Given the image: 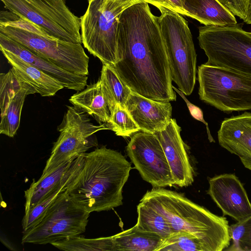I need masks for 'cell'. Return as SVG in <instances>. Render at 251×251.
Wrapping results in <instances>:
<instances>
[{
    "label": "cell",
    "mask_w": 251,
    "mask_h": 251,
    "mask_svg": "<svg viewBox=\"0 0 251 251\" xmlns=\"http://www.w3.org/2000/svg\"><path fill=\"white\" fill-rule=\"evenodd\" d=\"M90 213L63 192L44 218L23 232L22 243L50 244L79 236L85 231Z\"/></svg>",
    "instance_id": "30bf717a"
},
{
    "label": "cell",
    "mask_w": 251,
    "mask_h": 251,
    "mask_svg": "<svg viewBox=\"0 0 251 251\" xmlns=\"http://www.w3.org/2000/svg\"><path fill=\"white\" fill-rule=\"evenodd\" d=\"M3 56L16 73L32 85L42 97H50L64 88L57 80L48 75L16 54L0 48Z\"/></svg>",
    "instance_id": "ffe728a7"
},
{
    "label": "cell",
    "mask_w": 251,
    "mask_h": 251,
    "mask_svg": "<svg viewBox=\"0 0 251 251\" xmlns=\"http://www.w3.org/2000/svg\"><path fill=\"white\" fill-rule=\"evenodd\" d=\"M90 0H88V2H89V1H90Z\"/></svg>",
    "instance_id": "d590c367"
},
{
    "label": "cell",
    "mask_w": 251,
    "mask_h": 251,
    "mask_svg": "<svg viewBox=\"0 0 251 251\" xmlns=\"http://www.w3.org/2000/svg\"><path fill=\"white\" fill-rule=\"evenodd\" d=\"M82 166L66 192L88 212L108 211L123 204V188L131 164L115 150L105 146L84 153Z\"/></svg>",
    "instance_id": "7a4b0ae2"
},
{
    "label": "cell",
    "mask_w": 251,
    "mask_h": 251,
    "mask_svg": "<svg viewBox=\"0 0 251 251\" xmlns=\"http://www.w3.org/2000/svg\"><path fill=\"white\" fill-rule=\"evenodd\" d=\"M69 101L93 117L100 124H107L111 111L100 80L88 85L72 96Z\"/></svg>",
    "instance_id": "44dd1931"
},
{
    "label": "cell",
    "mask_w": 251,
    "mask_h": 251,
    "mask_svg": "<svg viewBox=\"0 0 251 251\" xmlns=\"http://www.w3.org/2000/svg\"><path fill=\"white\" fill-rule=\"evenodd\" d=\"M117 57L112 67L133 92L156 101L176 100L158 17L147 2L133 4L121 13Z\"/></svg>",
    "instance_id": "6da1fadb"
},
{
    "label": "cell",
    "mask_w": 251,
    "mask_h": 251,
    "mask_svg": "<svg viewBox=\"0 0 251 251\" xmlns=\"http://www.w3.org/2000/svg\"><path fill=\"white\" fill-rule=\"evenodd\" d=\"M0 33L68 72L88 75L89 58L81 44L70 42L48 34L31 32L0 24Z\"/></svg>",
    "instance_id": "8fae6325"
},
{
    "label": "cell",
    "mask_w": 251,
    "mask_h": 251,
    "mask_svg": "<svg viewBox=\"0 0 251 251\" xmlns=\"http://www.w3.org/2000/svg\"><path fill=\"white\" fill-rule=\"evenodd\" d=\"M219 145L237 155L244 167L251 170V113L225 118L218 131Z\"/></svg>",
    "instance_id": "2e32d148"
},
{
    "label": "cell",
    "mask_w": 251,
    "mask_h": 251,
    "mask_svg": "<svg viewBox=\"0 0 251 251\" xmlns=\"http://www.w3.org/2000/svg\"><path fill=\"white\" fill-rule=\"evenodd\" d=\"M0 48L13 53L22 59L56 79L65 88L77 92L84 89L87 86V75L68 72L39 56L20 43L1 33H0Z\"/></svg>",
    "instance_id": "e0dca14e"
},
{
    "label": "cell",
    "mask_w": 251,
    "mask_h": 251,
    "mask_svg": "<svg viewBox=\"0 0 251 251\" xmlns=\"http://www.w3.org/2000/svg\"><path fill=\"white\" fill-rule=\"evenodd\" d=\"M80 17L82 43L102 64L115 65L117 61L118 26L122 12L131 4L112 0H91Z\"/></svg>",
    "instance_id": "5b68a950"
},
{
    "label": "cell",
    "mask_w": 251,
    "mask_h": 251,
    "mask_svg": "<svg viewBox=\"0 0 251 251\" xmlns=\"http://www.w3.org/2000/svg\"><path fill=\"white\" fill-rule=\"evenodd\" d=\"M37 93L35 89L11 68L0 74V133L9 137L16 134L26 97Z\"/></svg>",
    "instance_id": "4fadbf2b"
},
{
    "label": "cell",
    "mask_w": 251,
    "mask_h": 251,
    "mask_svg": "<svg viewBox=\"0 0 251 251\" xmlns=\"http://www.w3.org/2000/svg\"><path fill=\"white\" fill-rule=\"evenodd\" d=\"M207 194L227 215L240 222L251 215V203L243 184L234 174L216 175L208 179Z\"/></svg>",
    "instance_id": "5bb4252c"
},
{
    "label": "cell",
    "mask_w": 251,
    "mask_h": 251,
    "mask_svg": "<svg viewBox=\"0 0 251 251\" xmlns=\"http://www.w3.org/2000/svg\"><path fill=\"white\" fill-rule=\"evenodd\" d=\"M55 248L69 251H115L113 236L97 238H85L77 236L51 244Z\"/></svg>",
    "instance_id": "484cf974"
},
{
    "label": "cell",
    "mask_w": 251,
    "mask_h": 251,
    "mask_svg": "<svg viewBox=\"0 0 251 251\" xmlns=\"http://www.w3.org/2000/svg\"><path fill=\"white\" fill-rule=\"evenodd\" d=\"M232 244L225 250L251 251V215L230 226Z\"/></svg>",
    "instance_id": "f546056e"
},
{
    "label": "cell",
    "mask_w": 251,
    "mask_h": 251,
    "mask_svg": "<svg viewBox=\"0 0 251 251\" xmlns=\"http://www.w3.org/2000/svg\"><path fill=\"white\" fill-rule=\"evenodd\" d=\"M242 26L236 24L199 27L198 39L208 58L206 64L251 77V35Z\"/></svg>",
    "instance_id": "8992f818"
},
{
    "label": "cell",
    "mask_w": 251,
    "mask_h": 251,
    "mask_svg": "<svg viewBox=\"0 0 251 251\" xmlns=\"http://www.w3.org/2000/svg\"><path fill=\"white\" fill-rule=\"evenodd\" d=\"M115 251H157L165 239L136 225L113 236Z\"/></svg>",
    "instance_id": "603a6c76"
},
{
    "label": "cell",
    "mask_w": 251,
    "mask_h": 251,
    "mask_svg": "<svg viewBox=\"0 0 251 251\" xmlns=\"http://www.w3.org/2000/svg\"><path fill=\"white\" fill-rule=\"evenodd\" d=\"M84 153L74 157L52 173L33 180L25 191V211L32 208L53 192L66 188L80 170Z\"/></svg>",
    "instance_id": "d6986e66"
},
{
    "label": "cell",
    "mask_w": 251,
    "mask_h": 251,
    "mask_svg": "<svg viewBox=\"0 0 251 251\" xmlns=\"http://www.w3.org/2000/svg\"><path fill=\"white\" fill-rule=\"evenodd\" d=\"M127 154L142 178L153 188L175 186L172 172L157 137L139 131L126 147Z\"/></svg>",
    "instance_id": "7c38bea8"
},
{
    "label": "cell",
    "mask_w": 251,
    "mask_h": 251,
    "mask_svg": "<svg viewBox=\"0 0 251 251\" xmlns=\"http://www.w3.org/2000/svg\"><path fill=\"white\" fill-rule=\"evenodd\" d=\"M181 127L171 119L163 129L154 133L159 139L169 163L175 185L189 186L194 182V170L186 146L180 136Z\"/></svg>",
    "instance_id": "9a60e30c"
},
{
    "label": "cell",
    "mask_w": 251,
    "mask_h": 251,
    "mask_svg": "<svg viewBox=\"0 0 251 251\" xmlns=\"http://www.w3.org/2000/svg\"><path fill=\"white\" fill-rule=\"evenodd\" d=\"M174 90H175L184 100L188 107L189 112L191 116L196 120L199 121L203 123L206 127L207 132L208 134V138L210 142H215V140L210 134V130L208 127L207 123L204 120L203 118V114L201 109L198 106L194 105L190 102L188 99L185 97L184 94L180 90L177 89L174 86H172Z\"/></svg>",
    "instance_id": "1f68e13d"
},
{
    "label": "cell",
    "mask_w": 251,
    "mask_h": 251,
    "mask_svg": "<svg viewBox=\"0 0 251 251\" xmlns=\"http://www.w3.org/2000/svg\"><path fill=\"white\" fill-rule=\"evenodd\" d=\"M188 17L204 25L226 26L237 24L235 16L218 0H184Z\"/></svg>",
    "instance_id": "7402d4cb"
},
{
    "label": "cell",
    "mask_w": 251,
    "mask_h": 251,
    "mask_svg": "<svg viewBox=\"0 0 251 251\" xmlns=\"http://www.w3.org/2000/svg\"><path fill=\"white\" fill-rule=\"evenodd\" d=\"M137 222L135 225L145 231L167 238L172 233L166 217L149 204L140 201L137 206Z\"/></svg>",
    "instance_id": "d4e9b609"
},
{
    "label": "cell",
    "mask_w": 251,
    "mask_h": 251,
    "mask_svg": "<svg viewBox=\"0 0 251 251\" xmlns=\"http://www.w3.org/2000/svg\"><path fill=\"white\" fill-rule=\"evenodd\" d=\"M116 135L129 137L140 129L126 108L117 103L106 124Z\"/></svg>",
    "instance_id": "83f0119b"
},
{
    "label": "cell",
    "mask_w": 251,
    "mask_h": 251,
    "mask_svg": "<svg viewBox=\"0 0 251 251\" xmlns=\"http://www.w3.org/2000/svg\"><path fill=\"white\" fill-rule=\"evenodd\" d=\"M100 79L108 100L111 113L117 103L126 107V103L132 91L112 65L102 64Z\"/></svg>",
    "instance_id": "cb8c5ba5"
},
{
    "label": "cell",
    "mask_w": 251,
    "mask_h": 251,
    "mask_svg": "<svg viewBox=\"0 0 251 251\" xmlns=\"http://www.w3.org/2000/svg\"><path fill=\"white\" fill-rule=\"evenodd\" d=\"M145 1L157 8L162 6L188 17L184 9V0H145Z\"/></svg>",
    "instance_id": "d6a6232c"
},
{
    "label": "cell",
    "mask_w": 251,
    "mask_h": 251,
    "mask_svg": "<svg viewBox=\"0 0 251 251\" xmlns=\"http://www.w3.org/2000/svg\"><path fill=\"white\" fill-rule=\"evenodd\" d=\"M235 16L244 21L246 18L247 11L250 0H218Z\"/></svg>",
    "instance_id": "4dcf8cb0"
},
{
    "label": "cell",
    "mask_w": 251,
    "mask_h": 251,
    "mask_svg": "<svg viewBox=\"0 0 251 251\" xmlns=\"http://www.w3.org/2000/svg\"><path fill=\"white\" fill-rule=\"evenodd\" d=\"M121 4H131L132 5L145 1V0H112Z\"/></svg>",
    "instance_id": "836d02e7"
},
{
    "label": "cell",
    "mask_w": 251,
    "mask_h": 251,
    "mask_svg": "<svg viewBox=\"0 0 251 251\" xmlns=\"http://www.w3.org/2000/svg\"><path fill=\"white\" fill-rule=\"evenodd\" d=\"M250 34L251 35V32H250Z\"/></svg>",
    "instance_id": "8d00e7d4"
},
{
    "label": "cell",
    "mask_w": 251,
    "mask_h": 251,
    "mask_svg": "<svg viewBox=\"0 0 251 251\" xmlns=\"http://www.w3.org/2000/svg\"><path fill=\"white\" fill-rule=\"evenodd\" d=\"M161 34L168 54L172 81L185 95L191 94L196 80L197 54L187 22L179 13L159 6Z\"/></svg>",
    "instance_id": "277c9868"
},
{
    "label": "cell",
    "mask_w": 251,
    "mask_h": 251,
    "mask_svg": "<svg viewBox=\"0 0 251 251\" xmlns=\"http://www.w3.org/2000/svg\"><path fill=\"white\" fill-rule=\"evenodd\" d=\"M63 120L58 126L60 133L54 143L40 177L52 173L74 157L98 146L95 133L109 129L106 124H94L89 115L81 108L68 106Z\"/></svg>",
    "instance_id": "ba28073f"
},
{
    "label": "cell",
    "mask_w": 251,
    "mask_h": 251,
    "mask_svg": "<svg viewBox=\"0 0 251 251\" xmlns=\"http://www.w3.org/2000/svg\"><path fill=\"white\" fill-rule=\"evenodd\" d=\"M244 22L247 24H251V0L248 7L246 18Z\"/></svg>",
    "instance_id": "e575fe53"
},
{
    "label": "cell",
    "mask_w": 251,
    "mask_h": 251,
    "mask_svg": "<svg viewBox=\"0 0 251 251\" xmlns=\"http://www.w3.org/2000/svg\"><path fill=\"white\" fill-rule=\"evenodd\" d=\"M125 106L141 131L154 134L164 129L172 119L170 101L154 100L132 91Z\"/></svg>",
    "instance_id": "ac0fdd59"
},
{
    "label": "cell",
    "mask_w": 251,
    "mask_h": 251,
    "mask_svg": "<svg viewBox=\"0 0 251 251\" xmlns=\"http://www.w3.org/2000/svg\"><path fill=\"white\" fill-rule=\"evenodd\" d=\"M207 251L196 236L184 231H176L165 239L157 251Z\"/></svg>",
    "instance_id": "4316f807"
},
{
    "label": "cell",
    "mask_w": 251,
    "mask_h": 251,
    "mask_svg": "<svg viewBox=\"0 0 251 251\" xmlns=\"http://www.w3.org/2000/svg\"><path fill=\"white\" fill-rule=\"evenodd\" d=\"M162 214L172 233L184 231L197 237L207 251H222L230 243L226 218L217 216L186 198L163 188H153L141 200Z\"/></svg>",
    "instance_id": "3957f363"
},
{
    "label": "cell",
    "mask_w": 251,
    "mask_h": 251,
    "mask_svg": "<svg viewBox=\"0 0 251 251\" xmlns=\"http://www.w3.org/2000/svg\"><path fill=\"white\" fill-rule=\"evenodd\" d=\"M198 75L201 100L226 113L251 109V77L206 63Z\"/></svg>",
    "instance_id": "52a82bcc"
},
{
    "label": "cell",
    "mask_w": 251,
    "mask_h": 251,
    "mask_svg": "<svg viewBox=\"0 0 251 251\" xmlns=\"http://www.w3.org/2000/svg\"><path fill=\"white\" fill-rule=\"evenodd\" d=\"M4 7L18 17L38 25L50 36L82 43L80 19L64 0H0Z\"/></svg>",
    "instance_id": "9c48e42d"
},
{
    "label": "cell",
    "mask_w": 251,
    "mask_h": 251,
    "mask_svg": "<svg viewBox=\"0 0 251 251\" xmlns=\"http://www.w3.org/2000/svg\"><path fill=\"white\" fill-rule=\"evenodd\" d=\"M66 188L55 191L32 208L25 211L22 220L23 232L36 226L46 216L55 201Z\"/></svg>",
    "instance_id": "f1b7e54d"
}]
</instances>
